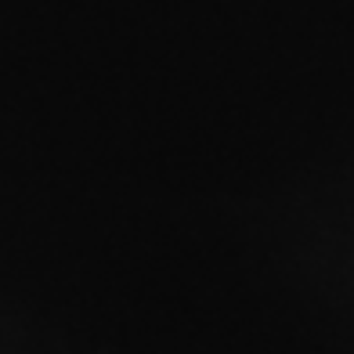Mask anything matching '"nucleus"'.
I'll return each mask as SVG.
<instances>
[]
</instances>
